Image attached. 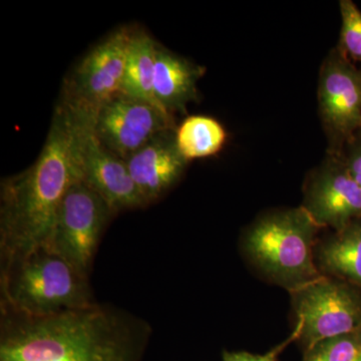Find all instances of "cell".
<instances>
[{"mask_svg": "<svg viewBox=\"0 0 361 361\" xmlns=\"http://www.w3.org/2000/svg\"><path fill=\"white\" fill-rule=\"evenodd\" d=\"M356 361H361V355L360 356V357H358V360Z\"/></svg>", "mask_w": 361, "mask_h": 361, "instance_id": "21", "label": "cell"}, {"mask_svg": "<svg viewBox=\"0 0 361 361\" xmlns=\"http://www.w3.org/2000/svg\"><path fill=\"white\" fill-rule=\"evenodd\" d=\"M114 215L109 204L78 178L61 201L47 246L87 277L104 229Z\"/></svg>", "mask_w": 361, "mask_h": 361, "instance_id": "7", "label": "cell"}, {"mask_svg": "<svg viewBox=\"0 0 361 361\" xmlns=\"http://www.w3.org/2000/svg\"><path fill=\"white\" fill-rule=\"evenodd\" d=\"M130 32V26H122L94 45L65 78L59 103L96 116L104 104L122 94Z\"/></svg>", "mask_w": 361, "mask_h": 361, "instance_id": "5", "label": "cell"}, {"mask_svg": "<svg viewBox=\"0 0 361 361\" xmlns=\"http://www.w3.org/2000/svg\"><path fill=\"white\" fill-rule=\"evenodd\" d=\"M206 68L158 44L153 94L157 106L171 115L185 113L198 99V82Z\"/></svg>", "mask_w": 361, "mask_h": 361, "instance_id": "13", "label": "cell"}, {"mask_svg": "<svg viewBox=\"0 0 361 361\" xmlns=\"http://www.w3.org/2000/svg\"><path fill=\"white\" fill-rule=\"evenodd\" d=\"M80 178L70 115L61 104L52 115L39 156L30 168L2 180L0 187V265L6 269L47 246L59 206Z\"/></svg>", "mask_w": 361, "mask_h": 361, "instance_id": "2", "label": "cell"}, {"mask_svg": "<svg viewBox=\"0 0 361 361\" xmlns=\"http://www.w3.org/2000/svg\"><path fill=\"white\" fill-rule=\"evenodd\" d=\"M303 207L318 225L338 231L361 219V189L349 174L341 153L329 152L310 176Z\"/></svg>", "mask_w": 361, "mask_h": 361, "instance_id": "11", "label": "cell"}, {"mask_svg": "<svg viewBox=\"0 0 361 361\" xmlns=\"http://www.w3.org/2000/svg\"><path fill=\"white\" fill-rule=\"evenodd\" d=\"M0 273L2 310L47 316L94 303L87 277L49 246Z\"/></svg>", "mask_w": 361, "mask_h": 361, "instance_id": "4", "label": "cell"}, {"mask_svg": "<svg viewBox=\"0 0 361 361\" xmlns=\"http://www.w3.org/2000/svg\"><path fill=\"white\" fill-rule=\"evenodd\" d=\"M341 155L349 174L361 189V130L342 148Z\"/></svg>", "mask_w": 361, "mask_h": 361, "instance_id": "20", "label": "cell"}, {"mask_svg": "<svg viewBox=\"0 0 361 361\" xmlns=\"http://www.w3.org/2000/svg\"><path fill=\"white\" fill-rule=\"evenodd\" d=\"M341 30L337 51L351 63H361V11L351 0L339 2Z\"/></svg>", "mask_w": 361, "mask_h": 361, "instance_id": "18", "label": "cell"}, {"mask_svg": "<svg viewBox=\"0 0 361 361\" xmlns=\"http://www.w3.org/2000/svg\"><path fill=\"white\" fill-rule=\"evenodd\" d=\"M361 355V329L330 337L305 351L303 361H356Z\"/></svg>", "mask_w": 361, "mask_h": 361, "instance_id": "17", "label": "cell"}, {"mask_svg": "<svg viewBox=\"0 0 361 361\" xmlns=\"http://www.w3.org/2000/svg\"><path fill=\"white\" fill-rule=\"evenodd\" d=\"M177 127L174 115L155 104L123 94L104 104L94 118L99 141L123 161L161 133Z\"/></svg>", "mask_w": 361, "mask_h": 361, "instance_id": "9", "label": "cell"}, {"mask_svg": "<svg viewBox=\"0 0 361 361\" xmlns=\"http://www.w3.org/2000/svg\"><path fill=\"white\" fill-rule=\"evenodd\" d=\"M63 106L71 121L73 156L80 179L94 190L115 214L148 205L132 179L127 161L109 151L97 139L94 116Z\"/></svg>", "mask_w": 361, "mask_h": 361, "instance_id": "8", "label": "cell"}, {"mask_svg": "<svg viewBox=\"0 0 361 361\" xmlns=\"http://www.w3.org/2000/svg\"><path fill=\"white\" fill-rule=\"evenodd\" d=\"M318 104L331 149L342 148L361 130V70L337 49L325 59L320 70Z\"/></svg>", "mask_w": 361, "mask_h": 361, "instance_id": "10", "label": "cell"}, {"mask_svg": "<svg viewBox=\"0 0 361 361\" xmlns=\"http://www.w3.org/2000/svg\"><path fill=\"white\" fill-rule=\"evenodd\" d=\"M300 329L299 325L295 324V329L292 332L290 337L286 341L280 343L276 348L271 349L265 355H252V353H245V351H240V353H224L223 355V361H277L278 356L284 350L291 342L297 341Z\"/></svg>", "mask_w": 361, "mask_h": 361, "instance_id": "19", "label": "cell"}, {"mask_svg": "<svg viewBox=\"0 0 361 361\" xmlns=\"http://www.w3.org/2000/svg\"><path fill=\"white\" fill-rule=\"evenodd\" d=\"M157 49L158 42L146 30L132 27L122 94L157 104L153 94Z\"/></svg>", "mask_w": 361, "mask_h": 361, "instance_id": "15", "label": "cell"}, {"mask_svg": "<svg viewBox=\"0 0 361 361\" xmlns=\"http://www.w3.org/2000/svg\"><path fill=\"white\" fill-rule=\"evenodd\" d=\"M290 296L300 329L297 341L305 351L324 339L361 329V290L348 282L322 275Z\"/></svg>", "mask_w": 361, "mask_h": 361, "instance_id": "6", "label": "cell"}, {"mask_svg": "<svg viewBox=\"0 0 361 361\" xmlns=\"http://www.w3.org/2000/svg\"><path fill=\"white\" fill-rule=\"evenodd\" d=\"M175 132L161 133L126 161L135 186L148 205L167 193L187 167L188 161L178 151Z\"/></svg>", "mask_w": 361, "mask_h": 361, "instance_id": "12", "label": "cell"}, {"mask_svg": "<svg viewBox=\"0 0 361 361\" xmlns=\"http://www.w3.org/2000/svg\"><path fill=\"white\" fill-rule=\"evenodd\" d=\"M322 229L303 206L265 214L244 233L242 252L261 276L290 293L322 276L315 262Z\"/></svg>", "mask_w": 361, "mask_h": 361, "instance_id": "3", "label": "cell"}, {"mask_svg": "<svg viewBox=\"0 0 361 361\" xmlns=\"http://www.w3.org/2000/svg\"><path fill=\"white\" fill-rule=\"evenodd\" d=\"M0 361H141L148 325L96 302L47 316L0 311Z\"/></svg>", "mask_w": 361, "mask_h": 361, "instance_id": "1", "label": "cell"}, {"mask_svg": "<svg viewBox=\"0 0 361 361\" xmlns=\"http://www.w3.org/2000/svg\"><path fill=\"white\" fill-rule=\"evenodd\" d=\"M315 262L323 276L336 278L361 290V219L319 239Z\"/></svg>", "mask_w": 361, "mask_h": 361, "instance_id": "14", "label": "cell"}, {"mask_svg": "<svg viewBox=\"0 0 361 361\" xmlns=\"http://www.w3.org/2000/svg\"><path fill=\"white\" fill-rule=\"evenodd\" d=\"M176 145L189 163L219 154L227 142V132L217 120L208 116H190L178 126Z\"/></svg>", "mask_w": 361, "mask_h": 361, "instance_id": "16", "label": "cell"}]
</instances>
